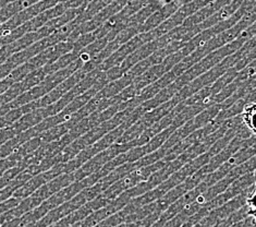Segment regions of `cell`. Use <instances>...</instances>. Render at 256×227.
I'll return each instance as SVG.
<instances>
[{"instance_id": "cell-2", "label": "cell", "mask_w": 256, "mask_h": 227, "mask_svg": "<svg viewBox=\"0 0 256 227\" xmlns=\"http://www.w3.org/2000/svg\"><path fill=\"white\" fill-rule=\"evenodd\" d=\"M92 0H69V6L71 7H80V6H84L88 4Z\"/></svg>"}, {"instance_id": "cell-1", "label": "cell", "mask_w": 256, "mask_h": 227, "mask_svg": "<svg viewBox=\"0 0 256 227\" xmlns=\"http://www.w3.org/2000/svg\"><path fill=\"white\" fill-rule=\"evenodd\" d=\"M242 227H255V215H248L242 219Z\"/></svg>"}, {"instance_id": "cell-5", "label": "cell", "mask_w": 256, "mask_h": 227, "mask_svg": "<svg viewBox=\"0 0 256 227\" xmlns=\"http://www.w3.org/2000/svg\"><path fill=\"white\" fill-rule=\"evenodd\" d=\"M58 2H69V0H58Z\"/></svg>"}, {"instance_id": "cell-3", "label": "cell", "mask_w": 256, "mask_h": 227, "mask_svg": "<svg viewBox=\"0 0 256 227\" xmlns=\"http://www.w3.org/2000/svg\"><path fill=\"white\" fill-rule=\"evenodd\" d=\"M131 225H132V223H121V224H119L117 226H114V227H131Z\"/></svg>"}, {"instance_id": "cell-4", "label": "cell", "mask_w": 256, "mask_h": 227, "mask_svg": "<svg viewBox=\"0 0 256 227\" xmlns=\"http://www.w3.org/2000/svg\"><path fill=\"white\" fill-rule=\"evenodd\" d=\"M191 227H202V226H200V223H198V224H195V225H193V226H191Z\"/></svg>"}]
</instances>
